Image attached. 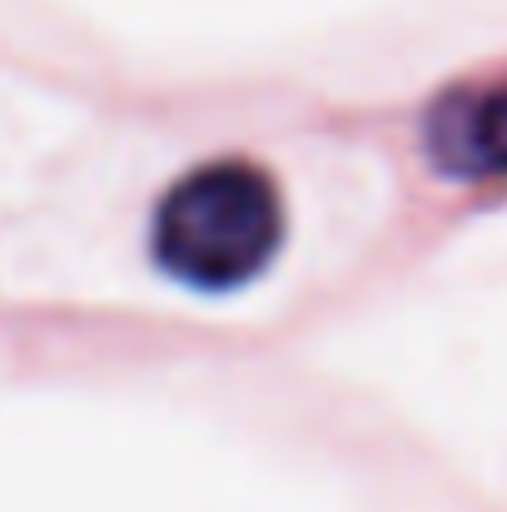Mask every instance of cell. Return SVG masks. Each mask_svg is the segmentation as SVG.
I'll use <instances>...</instances> for the list:
<instances>
[{
	"instance_id": "1",
	"label": "cell",
	"mask_w": 507,
	"mask_h": 512,
	"mask_svg": "<svg viewBox=\"0 0 507 512\" xmlns=\"http://www.w3.org/2000/svg\"><path fill=\"white\" fill-rule=\"evenodd\" d=\"M289 239L279 179L249 155H214L165 184L150 209L155 269L194 294H239Z\"/></svg>"
},
{
	"instance_id": "2",
	"label": "cell",
	"mask_w": 507,
	"mask_h": 512,
	"mask_svg": "<svg viewBox=\"0 0 507 512\" xmlns=\"http://www.w3.org/2000/svg\"><path fill=\"white\" fill-rule=\"evenodd\" d=\"M423 155L443 179L503 184L507 179V85L443 90L423 115Z\"/></svg>"
}]
</instances>
